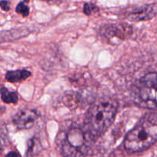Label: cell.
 Here are the masks:
<instances>
[{"label":"cell","mask_w":157,"mask_h":157,"mask_svg":"<svg viewBox=\"0 0 157 157\" xmlns=\"http://www.w3.org/2000/svg\"><path fill=\"white\" fill-rule=\"evenodd\" d=\"M30 75L31 72L27 70L9 71L6 75V78L10 82H17L25 80Z\"/></svg>","instance_id":"obj_7"},{"label":"cell","mask_w":157,"mask_h":157,"mask_svg":"<svg viewBox=\"0 0 157 157\" xmlns=\"http://www.w3.org/2000/svg\"><path fill=\"white\" fill-rule=\"evenodd\" d=\"M37 119L38 115L36 111L32 109H22L14 116L13 123L18 129H28L34 125Z\"/></svg>","instance_id":"obj_6"},{"label":"cell","mask_w":157,"mask_h":157,"mask_svg":"<svg viewBox=\"0 0 157 157\" xmlns=\"http://www.w3.org/2000/svg\"><path fill=\"white\" fill-rule=\"evenodd\" d=\"M93 6L90 5L89 3H85L83 6V12L85 14H86L87 16H90L92 14L93 11Z\"/></svg>","instance_id":"obj_10"},{"label":"cell","mask_w":157,"mask_h":157,"mask_svg":"<svg viewBox=\"0 0 157 157\" xmlns=\"http://www.w3.org/2000/svg\"><path fill=\"white\" fill-rule=\"evenodd\" d=\"M135 93L142 105L157 108V72H149L142 77L136 85Z\"/></svg>","instance_id":"obj_3"},{"label":"cell","mask_w":157,"mask_h":157,"mask_svg":"<svg viewBox=\"0 0 157 157\" xmlns=\"http://www.w3.org/2000/svg\"><path fill=\"white\" fill-rule=\"evenodd\" d=\"M0 7L2 8V10H3L4 11L8 12L9 10H10V2L6 0H2L1 2H0Z\"/></svg>","instance_id":"obj_11"},{"label":"cell","mask_w":157,"mask_h":157,"mask_svg":"<svg viewBox=\"0 0 157 157\" xmlns=\"http://www.w3.org/2000/svg\"><path fill=\"white\" fill-rule=\"evenodd\" d=\"M29 1V0H24V2H28Z\"/></svg>","instance_id":"obj_14"},{"label":"cell","mask_w":157,"mask_h":157,"mask_svg":"<svg viewBox=\"0 0 157 157\" xmlns=\"http://www.w3.org/2000/svg\"><path fill=\"white\" fill-rule=\"evenodd\" d=\"M157 15V3H151L132 10L126 16L132 22L149 20Z\"/></svg>","instance_id":"obj_5"},{"label":"cell","mask_w":157,"mask_h":157,"mask_svg":"<svg viewBox=\"0 0 157 157\" xmlns=\"http://www.w3.org/2000/svg\"><path fill=\"white\" fill-rule=\"evenodd\" d=\"M46 2H52V3H56V2H61V0H45Z\"/></svg>","instance_id":"obj_13"},{"label":"cell","mask_w":157,"mask_h":157,"mask_svg":"<svg viewBox=\"0 0 157 157\" xmlns=\"http://www.w3.org/2000/svg\"><path fill=\"white\" fill-rule=\"evenodd\" d=\"M0 95H1L2 100L6 103L16 104L19 100V97H18L16 93L9 91L8 89H6V87H2L0 89Z\"/></svg>","instance_id":"obj_8"},{"label":"cell","mask_w":157,"mask_h":157,"mask_svg":"<svg viewBox=\"0 0 157 157\" xmlns=\"http://www.w3.org/2000/svg\"><path fill=\"white\" fill-rule=\"evenodd\" d=\"M6 157H21V156L19 155V154L17 153L16 152H10L7 154Z\"/></svg>","instance_id":"obj_12"},{"label":"cell","mask_w":157,"mask_h":157,"mask_svg":"<svg viewBox=\"0 0 157 157\" xmlns=\"http://www.w3.org/2000/svg\"><path fill=\"white\" fill-rule=\"evenodd\" d=\"M101 32L102 36L107 38L109 40L112 39L124 40L132 34V29L129 26L126 25H116V24L104 25L101 29Z\"/></svg>","instance_id":"obj_4"},{"label":"cell","mask_w":157,"mask_h":157,"mask_svg":"<svg viewBox=\"0 0 157 157\" xmlns=\"http://www.w3.org/2000/svg\"><path fill=\"white\" fill-rule=\"evenodd\" d=\"M117 102L109 98H102L89 109L85 118V132L91 140L102 136L114 121L117 113Z\"/></svg>","instance_id":"obj_1"},{"label":"cell","mask_w":157,"mask_h":157,"mask_svg":"<svg viewBox=\"0 0 157 157\" xmlns=\"http://www.w3.org/2000/svg\"><path fill=\"white\" fill-rule=\"evenodd\" d=\"M16 13L22 15L24 17H26L29 14V8L25 4V2H20L17 5L16 8Z\"/></svg>","instance_id":"obj_9"},{"label":"cell","mask_w":157,"mask_h":157,"mask_svg":"<svg viewBox=\"0 0 157 157\" xmlns=\"http://www.w3.org/2000/svg\"><path fill=\"white\" fill-rule=\"evenodd\" d=\"M157 141V113L145 115L126 135L124 146L131 152L147 149Z\"/></svg>","instance_id":"obj_2"}]
</instances>
